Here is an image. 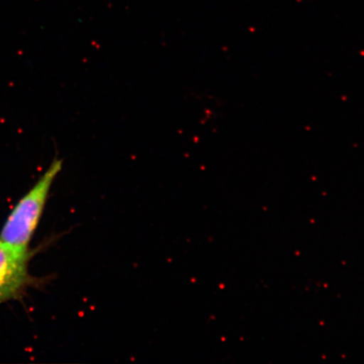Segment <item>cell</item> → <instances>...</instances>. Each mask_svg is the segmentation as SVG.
Returning <instances> with one entry per match:
<instances>
[{
  "mask_svg": "<svg viewBox=\"0 0 364 364\" xmlns=\"http://www.w3.org/2000/svg\"><path fill=\"white\" fill-rule=\"evenodd\" d=\"M63 161L55 159L33 188L18 203L0 233V243L19 252H28L30 241L43 215L54 180Z\"/></svg>",
  "mask_w": 364,
  "mask_h": 364,
  "instance_id": "cell-1",
  "label": "cell"
},
{
  "mask_svg": "<svg viewBox=\"0 0 364 364\" xmlns=\"http://www.w3.org/2000/svg\"><path fill=\"white\" fill-rule=\"evenodd\" d=\"M28 252L0 243V304L19 296L28 284Z\"/></svg>",
  "mask_w": 364,
  "mask_h": 364,
  "instance_id": "cell-2",
  "label": "cell"
}]
</instances>
